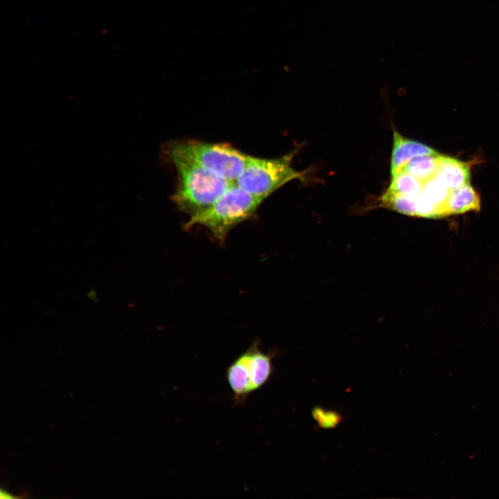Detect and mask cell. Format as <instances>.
I'll use <instances>...</instances> for the list:
<instances>
[{"label": "cell", "instance_id": "6da1fadb", "mask_svg": "<svg viewBox=\"0 0 499 499\" xmlns=\"http://www.w3.org/2000/svg\"><path fill=\"white\" fill-rule=\"evenodd\" d=\"M165 151L177 173L172 201L190 216L209 207L234 183L215 176L168 144Z\"/></svg>", "mask_w": 499, "mask_h": 499}, {"label": "cell", "instance_id": "7a4b0ae2", "mask_svg": "<svg viewBox=\"0 0 499 499\" xmlns=\"http://www.w3.org/2000/svg\"><path fill=\"white\" fill-rule=\"evenodd\" d=\"M263 201L234 182L209 207L190 216L184 228L204 227L224 244L229 231L252 217Z\"/></svg>", "mask_w": 499, "mask_h": 499}, {"label": "cell", "instance_id": "3957f363", "mask_svg": "<svg viewBox=\"0 0 499 499\" xmlns=\"http://www.w3.org/2000/svg\"><path fill=\"white\" fill-rule=\"evenodd\" d=\"M296 152L295 149L277 158L250 155L243 171L235 183L247 193L265 200L289 182L305 179L306 171H298L292 166Z\"/></svg>", "mask_w": 499, "mask_h": 499}, {"label": "cell", "instance_id": "277c9868", "mask_svg": "<svg viewBox=\"0 0 499 499\" xmlns=\"http://www.w3.org/2000/svg\"><path fill=\"white\" fill-rule=\"evenodd\" d=\"M216 177L235 182L243 171L249 155L229 143L189 140L168 143Z\"/></svg>", "mask_w": 499, "mask_h": 499}, {"label": "cell", "instance_id": "5b68a950", "mask_svg": "<svg viewBox=\"0 0 499 499\" xmlns=\"http://www.w3.org/2000/svg\"><path fill=\"white\" fill-rule=\"evenodd\" d=\"M272 359L255 342L229 365L225 377L234 405L243 404L250 394L269 381L273 373Z\"/></svg>", "mask_w": 499, "mask_h": 499}, {"label": "cell", "instance_id": "8992f818", "mask_svg": "<svg viewBox=\"0 0 499 499\" xmlns=\"http://www.w3.org/2000/svg\"><path fill=\"white\" fill-rule=\"evenodd\" d=\"M438 153L430 146L405 138L394 130L393 131V148L390 163L391 177L399 174L406 164L413 158Z\"/></svg>", "mask_w": 499, "mask_h": 499}, {"label": "cell", "instance_id": "52a82bcc", "mask_svg": "<svg viewBox=\"0 0 499 499\" xmlns=\"http://www.w3.org/2000/svg\"><path fill=\"white\" fill-rule=\"evenodd\" d=\"M436 177L450 190L457 189L470 183L471 163L442 155Z\"/></svg>", "mask_w": 499, "mask_h": 499}, {"label": "cell", "instance_id": "ba28073f", "mask_svg": "<svg viewBox=\"0 0 499 499\" xmlns=\"http://www.w3.org/2000/svg\"><path fill=\"white\" fill-rule=\"evenodd\" d=\"M446 208L448 216L480 209V198L475 189L468 183L450 190Z\"/></svg>", "mask_w": 499, "mask_h": 499}, {"label": "cell", "instance_id": "9c48e42d", "mask_svg": "<svg viewBox=\"0 0 499 499\" xmlns=\"http://www.w3.org/2000/svg\"><path fill=\"white\" fill-rule=\"evenodd\" d=\"M442 155L438 153L417 157L408 162L402 170L424 183L436 176Z\"/></svg>", "mask_w": 499, "mask_h": 499}, {"label": "cell", "instance_id": "30bf717a", "mask_svg": "<svg viewBox=\"0 0 499 499\" xmlns=\"http://www.w3.org/2000/svg\"><path fill=\"white\" fill-rule=\"evenodd\" d=\"M450 190L436 176L423 183L422 194L448 216L446 202Z\"/></svg>", "mask_w": 499, "mask_h": 499}, {"label": "cell", "instance_id": "8fae6325", "mask_svg": "<svg viewBox=\"0 0 499 499\" xmlns=\"http://www.w3.org/2000/svg\"><path fill=\"white\" fill-rule=\"evenodd\" d=\"M423 187L422 182L402 170L391 177V182L386 192L397 195H414L421 193Z\"/></svg>", "mask_w": 499, "mask_h": 499}, {"label": "cell", "instance_id": "7c38bea8", "mask_svg": "<svg viewBox=\"0 0 499 499\" xmlns=\"http://www.w3.org/2000/svg\"><path fill=\"white\" fill-rule=\"evenodd\" d=\"M312 414L318 426L322 428H332L337 426L342 420L341 416L333 410H326L322 408H315Z\"/></svg>", "mask_w": 499, "mask_h": 499}, {"label": "cell", "instance_id": "4fadbf2b", "mask_svg": "<svg viewBox=\"0 0 499 499\" xmlns=\"http://www.w3.org/2000/svg\"><path fill=\"white\" fill-rule=\"evenodd\" d=\"M17 496H12L10 493L4 491L3 489H1L0 491V498L1 499H7V498H15Z\"/></svg>", "mask_w": 499, "mask_h": 499}]
</instances>
